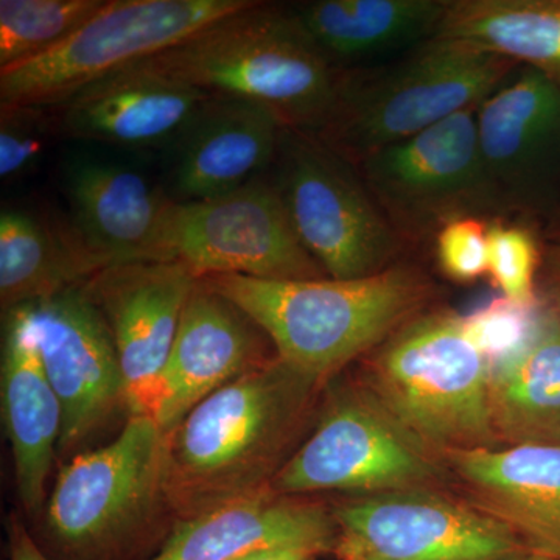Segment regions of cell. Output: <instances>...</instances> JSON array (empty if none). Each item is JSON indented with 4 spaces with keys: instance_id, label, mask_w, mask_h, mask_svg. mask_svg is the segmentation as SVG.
<instances>
[{
    "instance_id": "d6a6232c",
    "label": "cell",
    "mask_w": 560,
    "mask_h": 560,
    "mask_svg": "<svg viewBox=\"0 0 560 560\" xmlns=\"http://www.w3.org/2000/svg\"><path fill=\"white\" fill-rule=\"evenodd\" d=\"M7 548L9 560H50L18 514H11L7 521Z\"/></svg>"
},
{
    "instance_id": "9c48e42d",
    "label": "cell",
    "mask_w": 560,
    "mask_h": 560,
    "mask_svg": "<svg viewBox=\"0 0 560 560\" xmlns=\"http://www.w3.org/2000/svg\"><path fill=\"white\" fill-rule=\"evenodd\" d=\"M271 183L308 254L330 279L368 278L404 249L355 164L311 131L285 128Z\"/></svg>"
},
{
    "instance_id": "f546056e",
    "label": "cell",
    "mask_w": 560,
    "mask_h": 560,
    "mask_svg": "<svg viewBox=\"0 0 560 560\" xmlns=\"http://www.w3.org/2000/svg\"><path fill=\"white\" fill-rule=\"evenodd\" d=\"M43 106L0 105V178L11 180L35 167L49 135Z\"/></svg>"
},
{
    "instance_id": "e575fe53",
    "label": "cell",
    "mask_w": 560,
    "mask_h": 560,
    "mask_svg": "<svg viewBox=\"0 0 560 560\" xmlns=\"http://www.w3.org/2000/svg\"><path fill=\"white\" fill-rule=\"evenodd\" d=\"M515 560H555L551 558H547V556L537 555V552L526 551L525 555H522L521 558Z\"/></svg>"
},
{
    "instance_id": "30bf717a",
    "label": "cell",
    "mask_w": 560,
    "mask_h": 560,
    "mask_svg": "<svg viewBox=\"0 0 560 560\" xmlns=\"http://www.w3.org/2000/svg\"><path fill=\"white\" fill-rule=\"evenodd\" d=\"M357 168L405 245L434 238L452 220L506 212L482 162L477 109L386 147Z\"/></svg>"
},
{
    "instance_id": "e0dca14e",
    "label": "cell",
    "mask_w": 560,
    "mask_h": 560,
    "mask_svg": "<svg viewBox=\"0 0 560 560\" xmlns=\"http://www.w3.org/2000/svg\"><path fill=\"white\" fill-rule=\"evenodd\" d=\"M70 226L103 270L168 260V217L175 200L127 165L81 158L65 172Z\"/></svg>"
},
{
    "instance_id": "cb8c5ba5",
    "label": "cell",
    "mask_w": 560,
    "mask_h": 560,
    "mask_svg": "<svg viewBox=\"0 0 560 560\" xmlns=\"http://www.w3.org/2000/svg\"><path fill=\"white\" fill-rule=\"evenodd\" d=\"M103 271L72 226L47 223L27 210L0 213V307L2 316L62 291L84 285Z\"/></svg>"
},
{
    "instance_id": "7a4b0ae2",
    "label": "cell",
    "mask_w": 560,
    "mask_h": 560,
    "mask_svg": "<svg viewBox=\"0 0 560 560\" xmlns=\"http://www.w3.org/2000/svg\"><path fill=\"white\" fill-rule=\"evenodd\" d=\"M241 307L294 371L329 386L404 324L429 311L434 285L418 265L397 261L368 278L264 280L205 276Z\"/></svg>"
},
{
    "instance_id": "ffe728a7",
    "label": "cell",
    "mask_w": 560,
    "mask_h": 560,
    "mask_svg": "<svg viewBox=\"0 0 560 560\" xmlns=\"http://www.w3.org/2000/svg\"><path fill=\"white\" fill-rule=\"evenodd\" d=\"M212 98L149 70L113 73L55 106L61 131L124 149L172 145Z\"/></svg>"
},
{
    "instance_id": "44dd1931",
    "label": "cell",
    "mask_w": 560,
    "mask_h": 560,
    "mask_svg": "<svg viewBox=\"0 0 560 560\" xmlns=\"http://www.w3.org/2000/svg\"><path fill=\"white\" fill-rule=\"evenodd\" d=\"M0 388L18 499L28 517L39 518L49 499L47 480L58 456L62 408L40 359L27 305L3 315Z\"/></svg>"
},
{
    "instance_id": "ba28073f",
    "label": "cell",
    "mask_w": 560,
    "mask_h": 560,
    "mask_svg": "<svg viewBox=\"0 0 560 560\" xmlns=\"http://www.w3.org/2000/svg\"><path fill=\"white\" fill-rule=\"evenodd\" d=\"M253 0H106L47 54L0 70V105L60 103L113 73L172 49Z\"/></svg>"
},
{
    "instance_id": "5b68a950",
    "label": "cell",
    "mask_w": 560,
    "mask_h": 560,
    "mask_svg": "<svg viewBox=\"0 0 560 560\" xmlns=\"http://www.w3.org/2000/svg\"><path fill=\"white\" fill-rule=\"evenodd\" d=\"M517 66L467 40L434 36L377 68L340 70L329 117L315 135L360 164L455 114L480 108Z\"/></svg>"
},
{
    "instance_id": "ac0fdd59",
    "label": "cell",
    "mask_w": 560,
    "mask_h": 560,
    "mask_svg": "<svg viewBox=\"0 0 560 560\" xmlns=\"http://www.w3.org/2000/svg\"><path fill=\"white\" fill-rule=\"evenodd\" d=\"M453 490L506 526L526 550L560 560V445L453 452Z\"/></svg>"
},
{
    "instance_id": "d4e9b609",
    "label": "cell",
    "mask_w": 560,
    "mask_h": 560,
    "mask_svg": "<svg viewBox=\"0 0 560 560\" xmlns=\"http://www.w3.org/2000/svg\"><path fill=\"white\" fill-rule=\"evenodd\" d=\"M489 400L501 447L560 445V327L547 312L528 345L490 370Z\"/></svg>"
},
{
    "instance_id": "8992f818",
    "label": "cell",
    "mask_w": 560,
    "mask_h": 560,
    "mask_svg": "<svg viewBox=\"0 0 560 560\" xmlns=\"http://www.w3.org/2000/svg\"><path fill=\"white\" fill-rule=\"evenodd\" d=\"M355 378L431 455L501 447L490 416V366L460 315L425 311L359 361Z\"/></svg>"
},
{
    "instance_id": "4fadbf2b",
    "label": "cell",
    "mask_w": 560,
    "mask_h": 560,
    "mask_svg": "<svg viewBox=\"0 0 560 560\" xmlns=\"http://www.w3.org/2000/svg\"><path fill=\"white\" fill-rule=\"evenodd\" d=\"M47 377L60 399L58 456L90 451L121 415L130 418L116 346L83 285L27 305Z\"/></svg>"
},
{
    "instance_id": "1f68e13d",
    "label": "cell",
    "mask_w": 560,
    "mask_h": 560,
    "mask_svg": "<svg viewBox=\"0 0 560 560\" xmlns=\"http://www.w3.org/2000/svg\"><path fill=\"white\" fill-rule=\"evenodd\" d=\"M539 294L544 298L545 312L560 327V237L541 254Z\"/></svg>"
},
{
    "instance_id": "2e32d148",
    "label": "cell",
    "mask_w": 560,
    "mask_h": 560,
    "mask_svg": "<svg viewBox=\"0 0 560 560\" xmlns=\"http://www.w3.org/2000/svg\"><path fill=\"white\" fill-rule=\"evenodd\" d=\"M477 132L504 210L530 208L560 176V88L522 68L477 109Z\"/></svg>"
},
{
    "instance_id": "9a60e30c",
    "label": "cell",
    "mask_w": 560,
    "mask_h": 560,
    "mask_svg": "<svg viewBox=\"0 0 560 560\" xmlns=\"http://www.w3.org/2000/svg\"><path fill=\"white\" fill-rule=\"evenodd\" d=\"M275 357L267 334L234 302L198 279L165 364L154 422L167 433L210 394Z\"/></svg>"
},
{
    "instance_id": "7402d4cb",
    "label": "cell",
    "mask_w": 560,
    "mask_h": 560,
    "mask_svg": "<svg viewBox=\"0 0 560 560\" xmlns=\"http://www.w3.org/2000/svg\"><path fill=\"white\" fill-rule=\"evenodd\" d=\"M330 506L308 497L268 492L178 522L150 560H237L264 548L298 545L330 555Z\"/></svg>"
},
{
    "instance_id": "d6986e66",
    "label": "cell",
    "mask_w": 560,
    "mask_h": 560,
    "mask_svg": "<svg viewBox=\"0 0 560 560\" xmlns=\"http://www.w3.org/2000/svg\"><path fill=\"white\" fill-rule=\"evenodd\" d=\"M285 128L257 103L210 98L172 143L173 200H210L260 178L275 164Z\"/></svg>"
},
{
    "instance_id": "5bb4252c",
    "label": "cell",
    "mask_w": 560,
    "mask_h": 560,
    "mask_svg": "<svg viewBox=\"0 0 560 560\" xmlns=\"http://www.w3.org/2000/svg\"><path fill=\"white\" fill-rule=\"evenodd\" d=\"M198 279L183 261H138L105 268L83 285L108 324L130 416L153 419L180 316Z\"/></svg>"
},
{
    "instance_id": "8fae6325",
    "label": "cell",
    "mask_w": 560,
    "mask_h": 560,
    "mask_svg": "<svg viewBox=\"0 0 560 560\" xmlns=\"http://www.w3.org/2000/svg\"><path fill=\"white\" fill-rule=\"evenodd\" d=\"M330 512L335 560H515L528 551L453 489L348 495Z\"/></svg>"
},
{
    "instance_id": "3957f363",
    "label": "cell",
    "mask_w": 560,
    "mask_h": 560,
    "mask_svg": "<svg viewBox=\"0 0 560 560\" xmlns=\"http://www.w3.org/2000/svg\"><path fill=\"white\" fill-rule=\"evenodd\" d=\"M165 433L130 416L102 447L66 460L39 533L50 560H150L175 528L164 490Z\"/></svg>"
},
{
    "instance_id": "484cf974",
    "label": "cell",
    "mask_w": 560,
    "mask_h": 560,
    "mask_svg": "<svg viewBox=\"0 0 560 560\" xmlns=\"http://www.w3.org/2000/svg\"><path fill=\"white\" fill-rule=\"evenodd\" d=\"M436 36L495 51L560 88V0H448Z\"/></svg>"
},
{
    "instance_id": "6da1fadb",
    "label": "cell",
    "mask_w": 560,
    "mask_h": 560,
    "mask_svg": "<svg viewBox=\"0 0 560 560\" xmlns=\"http://www.w3.org/2000/svg\"><path fill=\"white\" fill-rule=\"evenodd\" d=\"M326 388L275 357L200 401L165 433L176 523L268 492L311 433Z\"/></svg>"
},
{
    "instance_id": "83f0119b",
    "label": "cell",
    "mask_w": 560,
    "mask_h": 560,
    "mask_svg": "<svg viewBox=\"0 0 560 560\" xmlns=\"http://www.w3.org/2000/svg\"><path fill=\"white\" fill-rule=\"evenodd\" d=\"M541 253L533 232L514 224L489 226L488 275L508 300L537 307Z\"/></svg>"
},
{
    "instance_id": "836d02e7",
    "label": "cell",
    "mask_w": 560,
    "mask_h": 560,
    "mask_svg": "<svg viewBox=\"0 0 560 560\" xmlns=\"http://www.w3.org/2000/svg\"><path fill=\"white\" fill-rule=\"evenodd\" d=\"M320 552L308 547L285 545V547L264 548V550L249 552L237 560H316Z\"/></svg>"
},
{
    "instance_id": "f1b7e54d",
    "label": "cell",
    "mask_w": 560,
    "mask_h": 560,
    "mask_svg": "<svg viewBox=\"0 0 560 560\" xmlns=\"http://www.w3.org/2000/svg\"><path fill=\"white\" fill-rule=\"evenodd\" d=\"M537 311L539 305L528 307L501 296L460 316V324L467 340L492 370L514 357L536 335L544 319Z\"/></svg>"
},
{
    "instance_id": "4dcf8cb0",
    "label": "cell",
    "mask_w": 560,
    "mask_h": 560,
    "mask_svg": "<svg viewBox=\"0 0 560 560\" xmlns=\"http://www.w3.org/2000/svg\"><path fill=\"white\" fill-rule=\"evenodd\" d=\"M489 226L480 217H463L434 235V253L445 278L471 283L488 275Z\"/></svg>"
},
{
    "instance_id": "4316f807",
    "label": "cell",
    "mask_w": 560,
    "mask_h": 560,
    "mask_svg": "<svg viewBox=\"0 0 560 560\" xmlns=\"http://www.w3.org/2000/svg\"><path fill=\"white\" fill-rule=\"evenodd\" d=\"M105 3L106 0H2L0 70L60 46Z\"/></svg>"
},
{
    "instance_id": "277c9868",
    "label": "cell",
    "mask_w": 560,
    "mask_h": 560,
    "mask_svg": "<svg viewBox=\"0 0 560 560\" xmlns=\"http://www.w3.org/2000/svg\"><path fill=\"white\" fill-rule=\"evenodd\" d=\"M131 68L212 97L257 103L287 128L311 132L329 117L340 72L313 46L289 7L256 0Z\"/></svg>"
},
{
    "instance_id": "603a6c76",
    "label": "cell",
    "mask_w": 560,
    "mask_h": 560,
    "mask_svg": "<svg viewBox=\"0 0 560 560\" xmlns=\"http://www.w3.org/2000/svg\"><path fill=\"white\" fill-rule=\"evenodd\" d=\"M448 0H315L290 13L335 69L434 38Z\"/></svg>"
},
{
    "instance_id": "52a82bcc",
    "label": "cell",
    "mask_w": 560,
    "mask_h": 560,
    "mask_svg": "<svg viewBox=\"0 0 560 560\" xmlns=\"http://www.w3.org/2000/svg\"><path fill=\"white\" fill-rule=\"evenodd\" d=\"M340 377L324 390L311 433L272 481V493L363 495L453 489L451 471L441 459L427 452L355 377Z\"/></svg>"
},
{
    "instance_id": "7c38bea8",
    "label": "cell",
    "mask_w": 560,
    "mask_h": 560,
    "mask_svg": "<svg viewBox=\"0 0 560 560\" xmlns=\"http://www.w3.org/2000/svg\"><path fill=\"white\" fill-rule=\"evenodd\" d=\"M165 250L200 278L234 275L264 280L329 279L302 245L267 176L210 200L175 202Z\"/></svg>"
}]
</instances>
